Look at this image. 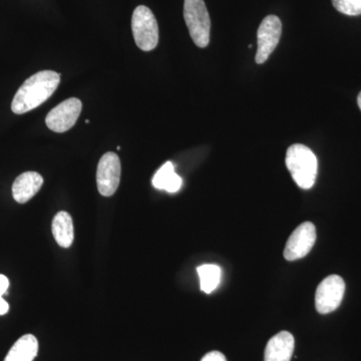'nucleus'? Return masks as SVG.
Segmentation results:
<instances>
[{"instance_id":"1","label":"nucleus","mask_w":361,"mask_h":361,"mask_svg":"<svg viewBox=\"0 0 361 361\" xmlns=\"http://www.w3.org/2000/svg\"><path fill=\"white\" fill-rule=\"evenodd\" d=\"M61 82V75L54 71H42L23 82L11 104L16 115H23L37 109L52 96Z\"/></svg>"},{"instance_id":"2","label":"nucleus","mask_w":361,"mask_h":361,"mask_svg":"<svg viewBox=\"0 0 361 361\" xmlns=\"http://www.w3.org/2000/svg\"><path fill=\"white\" fill-rule=\"evenodd\" d=\"M286 166L297 186L301 189H311L317 176V158L308 147L294 144L286 153Z\"/></svg>"},{"instance_id":"3","label":"nucleus","mask_w":361,"mask_h":361,"mask_svg":"<svg viewBox=\"0 0 361 361\" xmlns=\"http://www.w3.org/2000/svg\"><path fill=\"white\" fill-rule=\"evenodd\" d=\"M184 18L194 44L206 47L210 42L211 20L204 0H185Z\"/></svg>"},{"instance_id":"4","label":"nucleus","mask_w":361,"mask_h":361,"mask_svg":"<svg viewBox=\"0 0 361 361\" xmlns=\"http://www.w3.org/2000/svg\"><path fill=\"white\" fill-rule=\"evenodd\" d=\"M132 30L135 44L144 51L155 49L159 42V26L149 7L137 6L132 16Z\"/></svg>"},{"instance_id":"5","label":"nucleus","mask_w":361,"mask_h":361,"mask_svg":"<svg viewBox=\"0 0 361 361\" xmlns=\"http://www.w3.org/2000/svg\"><path fill=\"white\" fill-rule=\"evenodd\" d=\"M345 283L338 275H330L318 285L315 294L316 310L322 314L334 312L341 304Z\"/></svg>"},{"instance_id":"6","label":"nucleus","mask_w":361,"mask_h":361,"mask_svg":"<svg viewBox=\"0 0 361 361\" xmlns=\"http://www.w3.org/2000/svg\"><path fill=\"white\" fill-rule=\"evenodd\" d=\"M121 161L113 152L104 154L97 165V184L99 194L111 197L116 193L121 182Z\"/></svg>"},{"instance_id":"7","label":"nucleus","mask_w":361,"mask_h":361,"mask_svg":"<svg viewBox=\"0 0 361 361\" xmlns=\"http://www.w3.org/2000/svg\"><path fill=\"white\" fill-rule=\"evenodd\" d=\"M282 35V23L276 16H266L259 25L257 32L258 49L255 61L258 65H262L270 54L276 49Z\"/></svg>"},{"instance_id":"8","label":"nucleus","mask_w":361,"mask_h":361,"mask_svg":"<svg viewBox=\"0 0 361 361\" xmlns=\"http://www.w3.org/2000/svg\"><path fill=\"white\" fill-rule=\"evenodd\" d=\"M82 104L77 97H71L49 111L45 118L47 128L52 132L65 133L75 125L82 111Z\"/></svg>"},{"instance_id":"9","label":"nucleus","mask_w":361,"mask_h":361,"mask_svg":"<svg viewBox=\"0 0 361 361\" xmlns=\"http://www.w3.org/2000/svg\"><path fill=\"white\" fill-rule=\"evenodd\" d=\"M316 241L315 226L311 222L302 223L294 230L284 249V257L288 261H295L305 257L314 246Z\"/></svg>"},{"instance_id":"10","label":"nucleus","mask_w":361,"mask_h":361,"mask_svg":"<svg viewBox=\"0 0 361 361\" xmlns=\"http://www.w3.org/2000/svg\"><path fill=\"white\" fill-rule=\"evenodd\" d=\"M294 348L295 341L290 332H279L268 341L265 348L264 361H290Z\"/></svg>"},{"instance_id":"11","label":"nucleus","mask_w":361,"mask_h":361,"mask_svg":"<svg viewBox=\"0 0 361 361\" xmlns=\"http://www.w3.org/2000/svg\"><path fill=\"white\" fill-rule=\"evenodd\" d=\"M44 184V178L37 172H25L18 176L13 185L14 200L20 204L27 203Z\"/></svg>"},{"instance_id":"12","label":"nucleus","mask_w":361,"mask_h":361,"mask_svg":"<svg viewBox=\"0 0 361 361\" xmlns=\"http://www.w3.org/2000/svg\"><path fill=\"white\" fill-rule=\"evenodd\" d=\"M52 235L56 243L63 248H68L75 239L73 218L68 212L61 211L54 216L51 224Z\"/></svg>"},{"instance_id":"13","label":"nucleus","mask_w":361,"mask_h":361,"mask_svg":"<svg viewBox=\"0 0 361 361\" xmlns=\"http://www.w3.org/2000/svg\"><path fill=\"white\" fill-rule=\"evenodd\" d=\"M39 353V341L32 334L21 336L9 353L4 361H32Z\"/></svg>"},{"instance_id":"14","label":"nucleus","mask_w":361,"mask_h":361,"mask_svg":"<svg viewBox=\"0 0 361 361\" xmlns=\"http://www.w3.org/2000/svg\"><path fill=\"white\" fill-rule=\"evenodd\" d=\"M152 183L156 189L165 190L169 193H177L182 187L183 180L179 175L176 174L173 163L167 161L159 169Z\"/></svg>"},{"instance_id":"15","label":"nucleus","mask_w":361,"mask_h":361,"mask_svg":"<svg viewBox=\"0 0 361 361\" xmlns=\"http://www.w3.org/2000/svg\"><path fill=\"white\" fill-rule=\"evenodd\" d=\"M200 277L202 291L207 294L212 293L221 281V268L216 264H204L197 268Z\"/></svg>"},{"instance_id":"16","label":"nucleus","mask_w":361,"mask_h":361,"mask_svg":"<svg viewBox=\"0 0 361 361\" xmlns=\"http://www.w3.org/2000/svg\"><path fill=\"white\" fill-rule=\"evenodd\" d=\"M334 8L348 16H361V0H332Z\"/></svg>"},{"instance_id":"17","label":"nucleus","mask_w":361,"mask_h":361,"mask_svg":"<svg viewBox=\"0 0 361 361\" xmlns=\"http://www.w3.org/2000/svg\"><path fill=\"white\" fill-rule=\"evenodd\" d=\"M9 287V280L6 275L0 274V315L6 314L9 310L8 303L2 298L4 294H6Z\"/></svg>"},{"instance_id":"18","label":"nucleus","mask_w":361,"mask_h":361,"mask_svg":"<svg viewBox=\"0 0 361 361\" xmlns=\"http://www.w3.org/2000/svg\"><path fill=\"white\" fill-rule=\"evenodd\" d=\"M201 361H227V360L220 351H211V353H207Z\"/></svg>"},{"instance_id":"19","label":"nucleus","mask_w":361,"mask_h":361,"mask_svg":"<svg viewBox=\"0 0 361 361\" xmlns=\"http://www.w3.org/2000/svg\"><path fill=\"white\" fill-rule=\"evenodd\" d=\"M357 104H358V106H360V109L361 111V92H360V94H358V97H357Z\"/></svg>"}]
</instances>
